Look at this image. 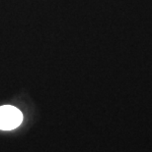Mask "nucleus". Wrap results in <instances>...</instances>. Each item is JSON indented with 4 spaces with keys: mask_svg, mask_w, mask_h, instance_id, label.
Listing matches in <instances>:
<instances>
[{
    "mask_svg": "<svg viewBox=\"0 0 152 152\" xmlns=\"http://www.w3.org/2000/svg\"><path fill=\"white\" fill-rule=\"evenodd\" d=\"M23 121V114L19 109L11 105L0 107V130H14Z\"/></svg>",
    "mask_w": 152,
    "mask_h": 152,
    "instance_id": "1",
    "label": "nucleus"
}]
</instances>
